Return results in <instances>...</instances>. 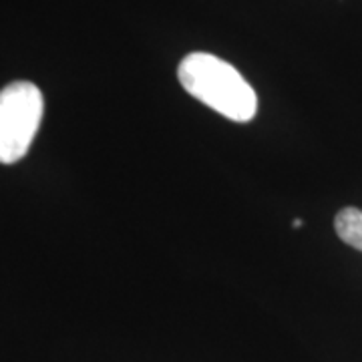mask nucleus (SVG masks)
<instances>
[{
    "label": "nucleus",
    "instance_id": "obj_1",
    "mask_svg": "<svg viewBox=\"0 0 362 362\" xmlns=\"http://www.w3.org/2000/svg\"><path fill=\"white\" fill-rule=\"evenodd\" d=\"M181 87L199 103L235 123H247L258 113V95L244 75L209 52H192L177 66Z\"/></svg>",
    "mask_w": 362,
    "mask_h": 362
},
{
    "label": "nucleus",
    "instance_id": "obj_2",
    "mask_svg": "<svg viewBox=\"0 0 362 362\" xmlns=\"http://www.w3.org/2000/svg\"><path fill=\"white\" fill-rule=\"evenodd\" d=\"M42 93L28 81H14L0 90V163L11 165L28 153L42 121Z\"/></svg>",
    "mask_w": 362,
    "mask_h": 362
},
{
    "label": "nucleus",
    "instance_id": "obj_3",
    "mask_svg": "<svg viewBox=\"0 0 362 362\" xmlns=\"http://www.w3.org/2000/svg\"><path fill=\"white\" fill-rule=\"evenodd\" d=\"M334 232L346 244L362 252V209L344 207L334 218Z\"/></svg>",
    "mask_w": 362,
    "mask_h": 362
}]
</instances>
